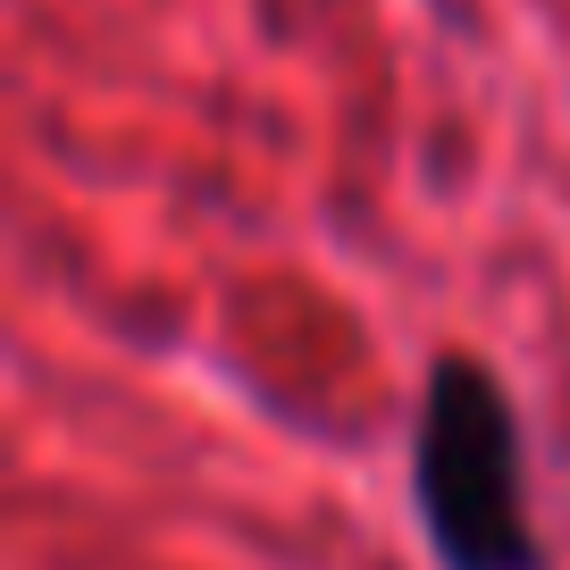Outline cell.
<instances>
[{"mask_svg":"<svg viewBox=\"0 0 570 570\" xmlns=\"http://www.w3.org/2000/svg\"><path fill=\"white\" fill-rule=\"evenodd\" d=\"M411 512L436 570H553L529 512L520 403L470 344H445L428 361L411 411Z\"/></svg>","mask_w":570,"mask_h":570,"instance_id":"1","label":"cell"}]
</instances>
